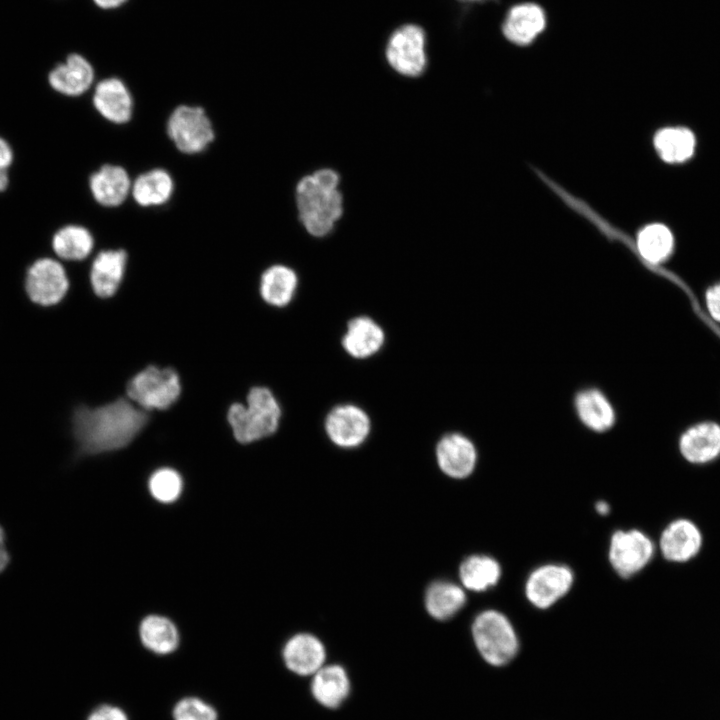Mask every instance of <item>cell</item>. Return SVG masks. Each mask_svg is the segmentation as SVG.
<instances>
[{"label":"cell","instance_id":"1","mask_svg":"<svg viewBox=\"0 0 720 720\" xmlns=\"http://www.w3.org/2000/svg\"><path fill=\"white\" fill-rule=\"evenodd\" d=\"M149 420L144 409L120 398L98 406H79L72 416V431L82 455L112 452L129 445Z\"/></svg>","mask_w":720,"mask_h":720},{"label":"cell","instance_id":"2","mask_svg":"<svg viewBox=\"0 0 720 720\" xmlns=\"http://www.w3.org/2000/svg\"><path fill=\"white\" fill-rule=\"evenodd\" d=\"M340 176L331 168H321L303 176L296 184L295 202L298 218L313 237L331 233L344 211Z\"/></svg>","mask_w":720,"mask_h":720},{"label":"cell","instance_id":"3","mask_svg":"<svg viewBox=\"0 0 720 720\" xmlns=\"http://www.w3.org/2000/svg\"><path fill=\"white\" fill-rule=\"evenodd\" d=\"M281 408L270 389L255 386L247 395V405L232 404L227 420L235 439L248 444L276 432L280 423Z\"/></svg>","mask_w":720,"mask_h":720},{"label":"cell","instance_id":"4","mask_svg":"<svg viewBox=\"0 0 720 720\" xmlns=\"http://www.w3.org/2000/svg\"><path fill=\"white\" fill-rule=\"evenodd\" d=\"M472 635L479 653L491 665H505L518 652L519 642L512 624L496 610H485L476 616Z\"/></svg>","mask_w":720,"mask_h":720},{"label":"cell","instance_id":"5","mask_svg":"<svg viewBox=\"0 0 720 720\" xmlns=\"http://www.w3.org/2000/svg\"><path fill=\"white\" fill-rule=\"evenodd\" d=\"M166 133L175 148L186 155L200 154L215 140L213 123L199 105L180 104L168 116Z\"/></svg>","mask_w":720,"mask_h":720},{"label":"cell","instance_id":"6","mask_svg":"<svg viewBox=\"0 0 720 720\" xmlns=\"http://www.w3.org/2000/svg\"><path fill=\"white\" fill-rule=\"evenodd\" d=\"M126 391L140 408L164 410L177 401L181 383L174 369L150 365L128 381Z\"/></svg>","mask_w":720,"mask_h":720},{"label":"cell","instance_id":"7","mask_svg":"<svg viewBox=\"0 0 720 720\" xmlns=\"http://www.w3.org/2000/svg\"><path fill=\"white\" fill-rule=\"evenodd\" d=\"M425 32L413 24L395 30L386 45L387 62L397 73L406 77H418L426 69Z\"/></svg>","mask_w":720,"mask_h":720},{"label":"cell","instance_id":"8","mask_svg":"<svg viewBox=\"0 0 720 720\" xmlns=\"http://www.w3.org/2000/svg\"><path fill=\"white\" fill-rule=\"evenodd\" d=\"M69 289L64 267L55 259L40 258L27 270L25 290L34 303L51 306L59 303Z\"/></svg>","mask_w":720,"mask_h":720},{"label":"cell","instance_id":"9","mask_svg":"<svg viewBox=\"0 0 720 720\" xmlns=\"http://www.w3.org/2000/svg\"><path fill=\"white\" fill-rule=\"evenodd\" d=\"M654 546L648 536L638 530L617 531L612 535L609 560L622 577H630L651 560Z\"/></svg>","mask_w":720,"mask_h":720},{"label":"cell","instance_id":"10","mask_svg":"<svg viewBox=\"0 0 720 720\" xmlns=\"http://www.w3.org/2000/svg\"><path fill=\"white\" fill-rule=\"evenodd\" d=\"M331 442L341 448L360 446L370 433L371 422L367 413L353 404L332 408L324 422Z\"/></svg>","mask_w":720,"mask_h":720},{"label":"cell","instance_id":"11","mask_svg":"<svg viewBox=\"0 0 720 720\" xmlns=\"http://www.w3.org/2000/svg\"><path fill=\"white\" fill-rule=\"evenodd\" d=\"M573 583V573L567 566L549 564L535 569L527 579L525 593L536 607L545 609L563 597Z\"/></svg>","mask_w":720,"mask_h":720},{"label":"cell","instance_id":"12","mask_svg":"<svg viewBox=\"0 0 720 720\" xmlns=\"http://www.w3.org/2000/svg\"><path fill=\"white\" fill-rule=\"evenodd\" d=\"M92 105L104 120L115 125L127 124L134 113L133 96L127 85L116 77L105 78L97 83Z\"/></svg>","mask_w":720,"mask_h":720},{"label":"cell","instance_id":"13","mask_svg":"<svg viewBox=\"0 0 720 720\" xmlns=\"http://www.w3.org/2000/svg\"><path fill=\"white\" fill-rule=\"evenodd\" d=\"M88 183L93 199L102 207H119L131 194L130 175L118 164L101 165L90 175Z\"/></svg>","mask_w":720,"mask_h":720},{"label":"cell","instance_id":"14","mask_svg":"<svg viewBox=\"0 0 720 720\" xmlns=\"http://www.w3.org/2000/svg\"><path fill=\"white\" fill-rule=\"evenodd\" d=\"M476 458L473 443L461 434H447L437 443L438 466L449 477L462 479L470 475L474 470Z\"/></svg>","mask_w":720,"mask_h":720},{"label":"cell","instance_id":"15","mask_svg":"<svg viewBox=\"0 0 720 720\" xmlns=\"http://www.w3.org/2000/svg\"><path fill=\"white\" fill-rule=\"evenodd\" d=\"M546 26L544 10L535 3L515 5L508 11L502 32L507 40L519 45L531 44Z\"/></svg>","mask_w":720,"mask_h":720},{"label":"cell","instance_id":"16","mask_svg":"<svg viewBox=\"0 0 720 720\" xmlns=\"http://www.w3.org/2000/svg\"><path fill=\"white\" fill-rule=\"evenodd\" d=\"M128 254L124 249H106L94 258L90 282L94 293L101 298L113 296L124 277Z\"/></svg>","mask_w":720,"mask_h":720},{"label":"cell","instance_id":"17","mask_svg":"<svg viewBox=\"0 0 720 720\" xmlns=\"http://www.w3.org/2000/svg\"><path fill=\"white\" fill-rule=\"evenodd\" d=\"M325 657L324 645L309 633L295 634L283 648V659L287 668L302 676L316 673L324 666Z\"/></svg>","mask_w":720,"mask_h":720},{"label":"cell","instance_id":"18","mask_svg":"<svg viewBox=\"0 0 720 720\" xmlns=\"http://www.w3.org/2000/svg\"><path fill=\"white\" fill-rule=\"evenodd\" d=\"M94 69L83 56L71 54L65 63L57 65L49 74L50 86L66 96L84 94L94 81Z\"/></svg>","mask_w":720,"mask_h":720},{"label":"cell","instance_id":"19","mask_svg":"<svg viewBox=\"0 0 720 720\" xmlns=\"http://www.w3.org/2000/svg\"><path fill=\"white\" fill-rule=\"evenodd\" d=\"M384 341V331L376 321L368 316H358L348 322L342 346L351 357L365 359L376 354Z\"/></svg>","mask_w":720,"mask_h":720},{"label":"cell","instance_id":"20","mask_svg":"<svg viewBox=\"0 0 720 720\" xmlns=\"http://www.w3.org/2000/svg\"><path fill=\"white\" fill-rule=\"evenodd\" d=\"M175 190V182L168 170L160 167L140 173L131 186L134 202L143 208L166 204Z\"/></svg>","mask_w":720,"mask_h":720},{"label":"cell","instance_id":"21","mask_svg":"<svg viewBox=\"0 0 720 720\" xmlns=\"http://www.w3.org/2000/svg\"><path fill=\"white\" fill-rule=\"evenodd\" d=\"M701 542L698 528L689 520L679 519L670 523L663 531L660 549L667 560L683 562L697 554Z\"/></svg>","mask_w":720,"mask_h":720},{"label":"cell","instance_id":"22","mask_svg":"<svg viewBox=\"0 0 720 720\" xmlns=\"http://www.w3.org/2000/svg\"><path fill=\"white\" fill-rule=\"evenodd\" d=\"M682 455L692 463H706L720 454V426L703 422L689 428L680 439Z\"/></svg>","mask_w":720,"mask_h":720},{"label":"cell","instance_id":"23","mask_svg":"<svg viewBox=\"0 0 720 720\" xmlns=\"http://www.w3.org/2000/svg\"><path fill=\"white\" fill-rule=\"evenodd\" d=\"M311 692L314 698L327 708H337L348 697L350 681L340 665H324L313 674Z\"/></svg>","mask_w":720,"mask_h":720},{"label":"cell","instance_id":"24","mask_svg":"<svg viewBox=\"0 0 720 720\" xmlns=\"http://www.w3.org/2000/svg\"><path fill=\"white\" fill-rule=\"evenodd\" d=\"M653 146L664 162L678 164L689 160L693 156L696 138L689 128L682 126L664 127L655 133Z\"/></svg>","mask_w":720,"mask_h":720},{"label":"cell","instance_id":"25","mask_svg":"<svg viewBox=\"0 0 720 720\" xmlns=\"http://www.w3.org/2000/svg\"><path fill=\"white\" fill-rule=\"evenodd\" d=\"M298 286L296 272L287 265L274 264L260 277V295L275 307H284L293 299Z\"/></svg>","mask_w":720,"mask_h":720},{"label":"cell","instance_id":"26","mask_svg":"<svg viewBox=\"0 0 720 720\" xmlns=\"http://www.w3.org/2000/svg\"><path fill=\"white\" fill-rule=\"evenodd\" d=\"M466 602L464 590L448 581L433 582L425 593V607L437 620H447L462 609Z\"/></svg>","mask_w":720,"mask_h":720},{"label":"cell","instance_id":"27","mask_svg":"<svg viewBox=\"0 0 720 720\" xmlns=\"http://www.w3.org/2000/svg\"><path fill=\"white\" fill-rule=\"evenodd\" d=\"M52 248L61 259L80 261L87 258L94 248V237L84 226L69 224L55 232Z\"/></svg>","mask_w":720,"mask_h":720},{"label":"cell","instance_id":"28","mask_svg":"<svg viewBox=\"0 0 720 720\" xmlns=\"http://www.w3.org/2000/svg\"><path fill=\"white\" fill-rule=\"evenodd\" d=\"M636 247L642 258L647 262L659 264L672 254L674 236L666 225L651 223L638 232Z\"/></svg>","mask_w":720,"mask_h":720},{"label":"cell","instance_id":"29","mask_svg":"<svg viewBox=\"0 0 720 720\" xmlns=\"http://www.w3.org/2000/svg\"><path fill=\"white\" fill-rule=\"evenodd\" d=\"M501 576L498 562L485 555H472L460 565L459 577L462 585L472 591L481 592L496 585Z\"/></svg>","mask_w":720,"mask_h":720},{"label":"cell","instance_id":"30","mask_svg":"<svg viewBox=\"0 0 720 720\" xmlns=\"http://www.w3.org/2000/svg\"><path fill=\"white\" fill-rule=\"evenodd\" d=\"M576 408L582 422L590 429L602 432L615 421V413L608 399L597 390H587L577 396Z\"/></svg>","mask_w":720,"mask_h":720},{"label":"cell","instance_id":"31","mask_svg":"<svg viewBox=\"0 0 720 720\" xmlns=\"http://www.w3.org/2000/svg\"><path fill=\"white\" fill-rule=\"evenodd\" d=\"M139 634L143 645L157 654H169L178 646L179 635L175 625L162 616L150 615L143 619Z\"/></svg>","mask_w":720,"mask_h":720},{"label":"cell","instance_id":"32","mask_svg":"<svg viewBox=\"0 0 720 720\" xmlns=\"http://www.w3.org/2000/svg\"><path fill=\"white\" fill-rule=\"evenodd\" d=\"M148 488L157 501L173 503L182 492L183 481L180 474L174 469L161 468L150 476Z\"/></svg>","mask_w":720,"mask_h":720},{"label":"cell","instance_id":"33","mask_svg":"<svg viewBox=\"0 0 720 720\" xmlns=\"http://www.w3.org/2000/svg\"><path fill=\"white\" fill-rule=\"evenodd\" d=\"M173 717L175 720H217V713L201 699L187 697L175 705Z\"/></svg>","mask_w":720,"mask_h":720},{"label":"cell","instance_id":"34","mask_svg":"<svg viewBox=\"0 0 720 720\" xmlns=\"http://www.w3.org/2000/svg\"><path fill=\"white\" fill-rule=\"evenodd\" d=\"M12 161L13 151L8 142L0 137V192L4 191L8 186V168Z\"/></svg>","mask_w":720,"mask_h":720},{"label":"cell","instance_id":"35","mask_svg":"<svg viewBox=\"0 0 720 720\" xmlns=\"http://www.w3.org/2000/svg\"><path fill=\"white\" fill-rule=\"evenodd\" d=\"M87 720H128V718L120 708L102 705L95 709Z\"/></svg>","mask_w":720,"mask_h":720},{"label":"cell","instance_id":"36","mask_svg":"<svg viewBox=\"0 0 720 720\" xmlns=\"http://www.w3.org/2000/svg\"><path fill=\"white\" fill-rule=\"evenodd\" d=\"M706 304L710 315L720 321V283L707 290Z\"/></svg>","mask_w":720,"mask_h":720},{"label":"cell","instance_id":"37","mask_svg":"<svg viewBox=\"0 0 720 720\" xmlns=\"http://www.w3.org/2000/svg\"><path fill=\"white\" fill-rule=\"evenodd\" d=\"M6 532L0 525V574L3 573L9 566L11 557L6 545Z\"/></svg>","mask_w":720,"mask_h":720},{"label":"cell","instance_id":"38","mask_svg":"<svg viewBox=\"0 0 720 720\" xmlns=\"http://www.w3.org/2000/svg\"><path fill=\"white\" fill-rule=\"evenodd\" d=\"M126 0H94V2L101 8L109 9L115 8L123 4Z\"/></svg>","mask_w":720,"mask_h":720},{"label":"cell","instance_id":"39","mask_svg":"<svg viewBox=\"0 0 720 720\" xmlns=\"http://www.w3.org/2000/svg\"><path fill=\"white\" fill-rule=\"evenodd\" d=\"M596 511L601 515H606L609 513L610 508L606 502L600 501L596 504Z\"/></svg>","mask_w":720,"mask_h":720},{"label":"cell","instance_id":"40","mask_svg":"<svg viewBox=\"0 0 720 720\" xmlns=\"http://www.w3.org/2000/svg\"><path fill=\"white\" fill-rule=\"evenodd\" d=\"M464 2H487V1H498V0H460Z\"/></svg>","mask_w":720,"mask_h":720}]
</instances>
